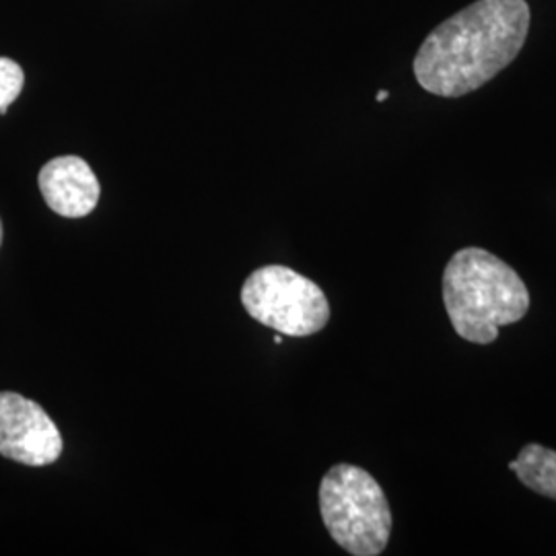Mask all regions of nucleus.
<instances>
[{
    "label": "nucleus",
    "instance_id": "1",
    "mask_svg": "<svg viewBox=\"0 0 556 556\" xmlns=\"http://www.w3.org/2000/svg\"><path fill=\"white\" fill-rule=\"evenodd\" d=\"M530 31L526 0H477L443 21L415 59L418 85L439 98H462L497 77Z\"/></svg>",
    "mask_w": 556,
    "mask_h": 556
},
{
    "label": "nucleus",
    "instance_id": "2",
    "mask_svg": "<svg viewBox=\"0 0 556 556\" xmlns=\"http://www.w3.org/2000/svg\"><path fill=\"white\" fill-rule=\"evenodd\" d=\"M443 303L457 337L491 344L501 326L526 318L530 291L507 262L482 248H464L445 266Z\"/></svg>",
    "mask_w": 556,
    "mask_h": 556
},
{
    "label": "nucleus",
    "instance_id": "3",
    "mask_svg": "<svg viewBox=\"0 0 556 556\" xmlns=\"http://www.w3.org/2000/svg\"><path fill=\"white\" fill-rule=\"evenodd\" d=\"M324 526L349 555L378 556L392 534V511L378 480L367 470L337 464L319 484Z\"/></svg>",
    "mask_w": 556,
    "mask_h": 556
},
{
    "label": "nucleus",
    "instance_id": "4",
    "mask_svg": "<svg viewBox=\"0 0 556 556\" xmlns=\"http://www.w3.org/2000/svg\"><path fill=\"white\" fill-rule=\"evenodd\" d=\"M241 303L252 318L287 337H312L326 328L330 305L309 278L287 266H262L241 289Z\"/></svg>",
    "mask_w": 556,
    "mask_h": 556
},
{
    "label": "nucleus",
    "instance_id": "5",
    "mask_svg": "<svg viewBox=\"0 0 556 556\" xmlns=\"http://www.w3.org/2000/svg\"><path fill=\"white\" fill-rule=\"evenodd\" d=\"M62 454L54 420L29 397L0 392V456L23 466H50Z\"/></svg>",
    "mask_w": 556,
    "mask_h": 556
},
{
    "label": "nucleus",
    "instance_id": "6",
    "mask_svg": "<svg viewBox=\"0 0 556 556\" xmlns=\"http://www.w3.org/2000/svg\"><path fill=\"white\" fill-rule=\"evenodd\" d=\"M46 204L66 219H80L96 211L100 202V181L91 165L77 155L48 161L38 176Z\"/></svg>",
    "mask_w": 556,
    "mask_h": 556
},
{
    "label": "nucleus",
    "instance_id": "7",
    "mask_svg": "<svg viewBox=\"0 0 556 556\" xmlns=\"http://www.w3.org/2000/svg\"><path fill=\"white\" fill-rule=\"evenodd\" d=\"M509 470L516 472L523 486L556 501V452L553 450L540 443H528L509 464Z\"/></svg>",
    "mask_w": 556,
    "mask_h": 556
},
{
    "label": "nucleus",
    "instance_id": "8",
    "mask_svg": "<svg viewBox=\"0 0 556 556\" xmlns=\"http://www.w3.org/2000/svg\"><path fill=\"white\" fill-rule=\"evenodd\" d=\"M25 75L15 60L0 56V114H7L9 105L20 98Z\"/></svg>",
    "mask_w": 556,
    "mask_h": 556
},
{
    "label": "nucleus",
    "instance_id": "9",
    "mask_svg": "<svg viewBox=\"0 0 556 556\" xmlns=\"http://www.w3.org/2000/svg\"><path fill=\"white\" fill-rule=\"evenodd\" d=\"M388 96H390V93H388V91H379V93H378V101H386V100H388Z\"/></svg>",
    "mask_w": 556,
    "mask_h": 556
},
{
    "label": "nucleus",
    "instance_id": "10",
    "mask_svg": "<svg viewBox=\"0 0 556 556\" xmlns=\"http://www.w3.org/2000/svg\"><path fill=\"white\" fill-rule=\"evenodd\" d=\"M275 344H282V337H280V334H277V337H275Z\"/></svg>",
    "mask_w": 556,
    "mask_h": 556
},
{
    "label": "nucleus",
    "instance_id": "11",
    "mask_svg": "<svg viewBox=\"0 0 556 556\" xmlns=\"http://www.w3.org/2000/svg\"><path fill=\"white\" fill-rule=\"evenodd\" d=\"M0 243H2V223H0Z\"/></svg>",
    "mask_w": 556,
    "mask_h": 556
}]
</instances>
